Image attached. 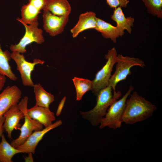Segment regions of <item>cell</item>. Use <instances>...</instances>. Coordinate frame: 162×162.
Returning a JSON list of instances; mask_svg holds the SVG:
<instances>
[{
  "label": "cell",
  "mask_w": 162,
  "mask_h": 162,
  "mask_svg": "<svg viewBox=\"0 0 162 162\" xmlns=\"http://www.w3.org/2000/svg\"><path fill=\"white\" fill-rule=\"evenodd\" d=\"M156 109L155 105L134 92L126 100L122 122L133 124L145 120L151 116Z\"/></svg>",
  "instance_id": "obj_1"
},
{
  "label": "cell",
  "mask_w": 162,
  "mask_h": 162,
  "mask_svg": "<svg viewBox=\"0 0 162 162\" xmlns=\"http://www.w3.org/2000/svg\"><path fill=\"white\" fill-rule=\"evenodd\" d=\"M112 91L111 87L108 85L100 90L96 95L95 106L89 111H80V113L82 117L88 120L93 126L100 124L108 108L121 96V92L116 91L112 93Z\"/></svg>",
  "instance_id": "obj_2"
},
{
  "label": "cell",
  "mask_w": 162,
  "mask_h": 162,
  "mask_svg": "<svg viewBox=\"0 0 162 162\" xmlns=\"http://www.w3.org/2000/svg\"><path fill=\"white\" fill-rule=\"evenodd\" d=\"M116 70L111 75L109 81L108 85L112 88L113 92H116V86L119 82L126 79L127 76L131 74V67L138 66L143 68L145 66L144 62L140 59L122 54L117 55L116 63Z\"/></svg>",
  "instance_id": "obj_3"
},
{
  "label": "cell",
  "mask_w": 162,
  "mask_h": 162,
  "mask_svg": "<svg viewBox=\"0 0 162 162\" xmlns=\"http://www.w3.org/2000/svg\"><path fill=\"white\" fill-rule=\"evenodd\" d=\"M134 89L132 86H130L128 91L121 98L114 102L109 107L105 115L101 120L99 126L100 128L106 127L113 129L120 128L126 100Z\"/></svg>",
  "instance_id": "obj_4"
},
{
  "label": "cell",
  "mask_w": 162,
  "mask_h": 162,
  "mask_svg": "<svg viewBox=\"0 0 162 162\" xmlns=\"http://www.w3.org/2000/svg\"><path fill=\"white\" fill-rule=\"evenodd\" d=\"M28 98L25 96L18 103L20 108L23 112L24 114V122L23 125L19 129L20 133L16 139L13 140L10 144L16 148L22 144L32 133L33 131L39 130L43 129V125L38 122L31 118L27 113Z\"/></svg>",
  "instance_id": "obj_5"
},
{
  "label": "cell",
  "mask_w": 162,
  "mask_h": 162,
  "mask_svg": "<svg viewBox=\"0 0 162 162\" xmlns=\"http://www.w3.org/2000/svg\"><path fill=\"white\" fill-rule=\"evenodd\" d=\"M118 54L115 48L108 50L105 56L107 60L103 67L96 73L92 81L93 93L96 96L98 92L108 85L109 80L114 64L116 63Z\"/></svg>",
  "instance_id": "obj_6"
},
{
  "label": "cell",
  "mask_w": 162,
  "mask_h": 162,
  "mask_svg": "<svg viewBox=\"0 0 162 162\" xmlns=\"http://www.w3.org/2000/svg\"><path fill=\"white\" fill-rule=\"evenodd\" d=\"M22 24L25 29L24 35L17 44L11 45L10 49L12 52L23 54L26 52V48L28 45L33 42L41 44L44 42L45 39L43 30L38 28V20L29 24Z\"/></svg>",
  "instance_id": "obj_7"
},
{
  "label": "cell",
  "mask_w": 162,
  "mask_h": 162,
  "mask_svg": "<svg viewBox=\"0 0 162 162\" xmlns=\"http://www.w3.org/2000/svg\"><path fill=\"white\" fill-rule=\"evenodd\" d=\"M10 56L16 64V69L20 74L22 84L24 86L33 87L34 84L31 78L32 73L36 65L43 64L44 61L35 58L32 62H29L26 60L23 54L17 52H12Z\"/></svg>",
  "instance_id": "obj_8"
},
{
  "label": "cell",
  "mask_w": 162,
  "mask_h": 162,
  "mask_svg": "<svg viewBox=\"0 0 162 162\" xmlns=\"http://www.w3.org/2000/svg\"><path fill=\"white\" fill-rule=\"evenodd\" d=\"M43 27L46 32L52 37L62 33L69 20V16H58L43 10Z\"/></svg>",
  "instance_id": "obj_9"
},
{
  "label": "cell",
  "mask_w": 162,
  "mask_h": 162,
  "mask_svg": "<svg viewBox=\"0 0 162 162\" xmlns=\"http://www.w3.org/2000/svg\"><path fill=\"white\" fill-rule=\"evenodd\" d=\"M62 123L61 120H58L42 130L34 131L22 144L16 148L22 151L23 153L31 152L34 154L37 145L44 135L50 131L61 125Z\"/></svg>",
  "instance_id": "obj_10"
},
{
  "label": "cell",
  "mask_w": 162,
  "mask_h": 162,
  "mask_svg": "<svg viewBox=\"0 0 162 162\" xmlns=\"http://www.w3.org/2000/svg\"><path fill=\"white\" fill-rule=\"evenodd\" d=\"M17 104L12 106L3 115L4 118L3 128L7 133L8 137L10 139L12 138L13 131L14 129H20L21 124L20 122L24 117L23 112Z\"/></svg>",
  "instance_id": "obj_11"
},
{
  "label": "cell",
  "mask_w": 162,
  "mask_h": 162,
  "mask_svg": "<svg viewBox=\"0 0 162 162\" xmlns=\"http://www.w3.org/2000/svg\"><path fill=\"white\" fill-rule=\"evenodd\" d=\"M22 92L16 86L6 87L0 94V117L12 106L18 104Z\"/></svg>",
  "instance_id": "obj_12"
},
{
  "label": "cell",
  "mask_w": 162,
  "mask_h": 162,
  "mask_svg": "<svg viewBox=\"0 0 162 162\" xmlns=\"http://www.w3.org/2000/svg\"><path fill=\"white\" fill-rule=\"evenodd\" d=\"M97 17L93 11H87L81 14L78 22L70 30L73 38L77 37L82 32L90 29H95Z\"/></svg>",
  "instance_id": "obj_13"
},
{
  "label": "cell",
  "mask_w": 162,
  "mask_h": 162,
  "mask_svg": "<svg viewBox=\"0 0 162 162\" xmlns=\"http://www.w3.org/2000/svg\"><path fill=\"white\" fill-rule=\"evenodd\" d=\"M27 113L31 118L39 122L45 128L51 125L56 120L54 113L49 108L36 104L30 109H27Z\"/></svg>",
  "instance_id": "obj_14"
},
{
  "label": "cell",
  "mask_w": 162,
  "mask_h": 162,
  "mask_svg": "<svg viewBox=\"0 0 162 162\" xmlns=\"http://www.w3.org/2000/svg\"><path fill=\"white\" fill-rule=\"evenodd\" d=\"M121 7L115 9L113 13L111 16V19L116 22V27L118 29L120 36L124 35V30H126L129 33H131L132 27L134 26V19L131 16L125 17Z\"/></svg>",
  "instance_id": "obj_15"
},
{
  "label": "cell",
  "mask_w": 162,
  "mask_h": 162,
  "mask_svg": "<svg viewBox=\"0 0 162 162\" xmlns=\"http://www.w3.org/2000/svg\"><path fill=\"white\" fill-rule=\"evenodd\" d=\"M43 10L57 16H69L71 8L67 0H47Z\"/></svg>",
  "instance_id": "obj_16"
},
{
  "label": "cell",
  "mask_w": 162,
  "mask_h": 162,
  "mask_svg": "<svg viewBox=\"0 0 162 162\" xmlns=\"http://www.w3.org/2000/svg\"><path fill=\"white\" fill-rule=\"evenodd\" d=\"M95 29L100 32L104 38L110 39L114 43L116 42L117 38L120 37L119 30L116 26L98 17Z\"/></svg>",
  "instance_id": "obj_17"
},
{
  "label": "cell",
  "mask_w": 162,
  "mask_h": 162,
  "mask_svg": "<svg viewBox=\"0 0 162 162\" xmlns=\"http://www.w3.org/2000/svg\"><path fill=\"white\" fill-rule=\"evenodd\" d=\"M33 87L36 104L39 106L49 108L50 104L55 100L54 96L46 91L40 83L34 84Z\"/></svg>",
  "instance_id": "obj_18"
},
{
  "label": "cell",
  "mask_w": 162,
  "mask_h": 162,
  "mask_svg": "<svg viewBox=\"0 0 162 162\" xmlns=\"http://www.w3.org/2000/svg\"><path fill=\"white\" fill-rule=\"evenodd\" d=\"M0 142V162H12V158L17 154L22 152L13 146L6 140L2 134Z\"/></svg>",
  "instance_id": "obj_19"
},
{
  "label": "cell",
  "mask_w": 162,
  "mask_h": 162,
  "mask_svg": "<svg viewBox=\"0 0 162 162\" xmlns=\"http://www.w3.org/2000/svg\"><path fill=\"white\" fill-rule=\"evenodd\" d=\"M10 55L8 51H3L0 44V74L15 81L17 78L12 71L9 63L11 59Z\"/></svg>",
  "instance_id": "obj_20"
},
{
  "label": "cell",
  "mask_w": 162,
  "mask_h": 162,
  "mask_svg": "<svg viewBox=\"0 0 162 162\" xmlns=\"http://www.w3.org/2000/svg\"><path fill=\"white\" fill-rule=\"evenodd\" d=\"M40 12L41 11L28 3L22 7L21 9V18H18V20L22 24H31L38 20L39 14Z\"/></svg>",
  "instance_id": "obj_21"
},
{
  "label": "cell",
  "mask_w": 162,
  "mask_h": 162,
  "mask_svg": "<svg viewBox=\"0 0 162 162\" xmlns=\"http://www.w3.org/2000/svg\"><path fill=\"white\" fill-rule=\"evenodd\" d=\"M76 92V100H81L83 95L92 88V81L89 80L76 77L72 79Z\"/></svg>",
  "instance_id": "obj_22"
},
{
  "label": "cell",
  "mask_w": 162,
  "mask_h": 162,
  "mask_svg": "<svg viewBox=\"0 0 162 162\" xmlns=\"http://www.w3.org/2000/svg\"><path fill=\"white\" fill-rule=\"evenodd\" d=\"M148 13L158 18H162V0H141Z\"/></svg>",
  "instance_id": "obj_23"
},
{
  "label": "cell",
  "mask_w": 162,
  "mask_h": 162,
  "mask_svg": "<svg viewBox=\"0 0 162 162\" xmlns=\"http://www.w3.org/2000/svg\"><path fill=\"white\" fill-rule=\"evenodd\" d=\"M106 3L111 8L115 9L118 7L126 8L129 0H106Z\"/></svg>",
  "instance_id": "obj_24"
},
{
  "label": "cell",
  "mask_w": 162,
  "mask_h": 162,
  "mask_svg": "<svg viewBox=\"0 0 162 162\" xmlns=\"http://www.w3.org/2000/svg\"><path fill=\"white\" fill-rule=\"evenodd\" d=\"M47 0H28V3L40 11L43 10Z\"/></svg>",
  "instance_id": "obj_25"
},
{
  "label": "cell",
  "mask_w": 162,
  "mask_h": 162,
  "mask_svg": "<svg viewBox=\"0 0 162 162\" xmlns=\"http://www.w3.org/2000/svg\"><path fill=\"white\" fill-rule=\"evenodd\" d=\"M66 99V97L64 96L60 102L56 113V116H58L60 115L64 105Z\"/></svg>",
  "instance_id": "obj_26"
},
{
  "label": "cell",
  "mask_w": 162,
  "mask_h": 162,
  "mask_svg": "<svg viewBox=\"0 0 162 162\" xmlns=\"http://www.w3.org/2000/svg\"><path fill=\"white\" fill-rule=\"evenodd\" d=\"M4 120L3 116L0 117V138L1 137L4 131L3 127V124Z\"/></svg>",
  "instance_id": "obj_27"
},
{
  "label": "cell",
  "mask_w": 162,
  "mask_h": 162,
  "mask_svg": "<svg viewBox=\"0 0 162 162\" xmlns=\"http://www.w3.org/2000/svg\"><path fill=\"white\" fill-rule=\"evenodd\" d=\"M6 82V76L0 74V91L2 89Z\"/></svg>",
  "instance_id": "obj_28"
},
{
  "label": "cell",
  "mask_w": 162,
  "mask_h": 162,
  "mask_svg": "<svg viewBox=\"0 0 162 162\" xmlns=\"http://www.w3.org/2000/svg\"><path fill=\"white\" fill-rule=\"evenodd\" d=\"M27 153L28 155L25 158V161L26 162H33L32 156V153L31 152H29Z\"/></svg>",
  "instance_id": "obj_29"
}]
</instances>
